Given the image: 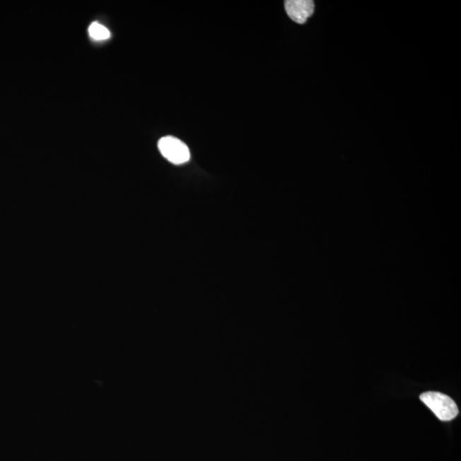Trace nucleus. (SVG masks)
<instances>
[{
    "label": "nucleus",
    "mask_w": 461,
    "mask_h": 461,
    "mask_svg": "<svg viewBox=\"0 0 461 461\" xmlns=\"http://www.w3.org/2000/svg\"><path fill=\"white\" fill-rule=\"evenodd\" d=\"M285 7L289 18L298 24L305 23L315 12V3L311 0H287Z\"/></svg>",
    "instance_id": "7ed1b4c3"
},
{
    "label": "nucleus",
    "mask_w": 461,
    "mask_h": 461,
    "mask_svg": "<svg viewBox=\"0 0 461 461\" xmlns=\"http://www.w3.org/2000/svg\"><path fill=\"white\" fill-rule=\"evenodd\" d=\"M423 403L433 412L436 418L442 421H450L459 414L458 407L447 395L434 391H428L421 396Z\"/></svg>",
    "instance_id": "f257e3e1"
},
{
    "label": "nucleus",
    "mask_w": 461,
    "mask_h": 461,
    "mask_svg": "<svg viewBox=\"0 0 461 461\" xmlns=\"http://www.w3.org/2000/svg\"><path fill=\"white\" fill-rule=\"evenodd\" d=\"M89 35L96 40H105L110 38V33L105 26L98 23L91 24L88 28Z\"/></svg>",
    "instance_id": "20e7f679"
},
{
    "label": "nucleus",
    "mask_w": 461,
    "mask_h": 461,
    "mask_svg": "<svg viewBox=\"0 0 461 461\" xmlns=\"http://www.w3.org/2000/svg\"><path fill=\"white\" fill-rule=\"evenodd\" d=\"M158 148L161 154L176 165L186 163L191 158L190 151L186 144L173 136H166L161 139Z\"/></svg>",
    "instance_id": "f03ea898"
}]
</instances>
